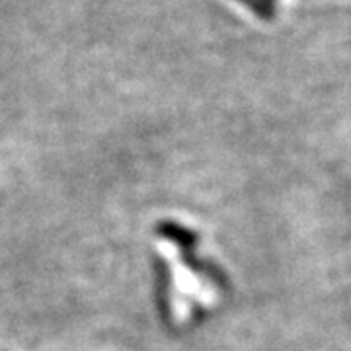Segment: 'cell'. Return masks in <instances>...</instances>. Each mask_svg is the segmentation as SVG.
<instances>
[{"mask_svg": "<svg viewBox=\"0 0 351 351\" xmlns=\"http://www.w3.org/2000/svg\"><path fill=\"white\" fill-rule=\"evenodd\" d=\"M156 230L160 237L176 242L182 248V252H191L197 246V234L193 230H189L188 226H182L178 223H160Z\"/></svg>", "mask_w": 351, "mask_h": 351, "instance_id": "6da1fadb", "label": "cell"}, {"mask_svg": "<svg viewBox=\"0 0 351 351\" xmlns=\"http://www.w3.org/2000/svg\"><path fill=\"white\" fill-rule=\"evenodd\" d=\"M250 12H254L262 20H274L277 14V6L269 4L267 0H239Z\"/></svg>", "mask_w": 351, "mask_h": 351, "instance_id": "7a4b0ae2", "label": "cell"}, {"mask_svg": "<svg viewBox=\"0 0 351 351\" xmlns=\"http://www.w3.org/2000/svg\"><path fill=\"white\" fill-rule=\"evenodd\" d=\"M267 2H269V4H274V6H276V2H277V0H267Z\"/></svg>", "mask_w": 351, "mask_h": 351, "instance_id": "3957f363", "label": "cell"}]
</instances>
